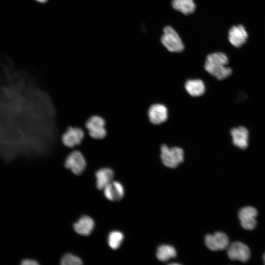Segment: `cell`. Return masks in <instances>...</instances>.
Masks as SVG:
<instances>
[{"label": "cell", "mask_w": 265, "mask_h": 265, "mask_svg": "<svg viewBox=\"0 0 265 265\" xmlns=\"http://www.w3.org/2000/svg\"><path fill=\"white\" fill-rule=\"evenodd\" d=\"M33 0L40 4H44L47 2L49 0Z\"/></svg>", "instance_id": "7402d4cb"}, {"label": "cell", "mask_w": 265, "mask_h": 265, "mask_svg": "<svg viewBox=\"0 0 265 265\" xmlns=\"http://www.w3.org/2000/svg\"><path fill=\"white\" fill-rule=\"evenodd\" d=\"M175 249L172 246L166 244L160 245L157 249L156 255L160 261H167L176 256Z\"/></svg>", "instance_id": "ac0fdd59"}, {"label": "cell", "mask_w": 265, "mask_h": 265, "mask_svg": "<svg viewBox=\"0 0 265 265\" xmlns=\"http://www.w3.org/2000/svg\"><path fill=\"white\" fill-rule=\"evenodd\" d=\"M96 186L99 189H103L112 181L114 176L113 170L108 167L99 169L95 174Z\"/></svg>", "instance_id": "2e32d148"}, {"label": "cell", "mask_w": 265, "mask_h": 265, "mask_svg": "<svg viewBox=\"0 0 265 265\" xmlns=\"http://www.w3.org/2000/svg\"><path fill=\"white\" fill-rule=\"evenodd\" d=\"M185 88L190 96L194 97L203 95L206 90L205 83L199 79L187 80L185 82Z\"/></svg>", "instance_id": "9a60e30c"}, {"label": "cell", "mask_w": 265, "mask_h": 265, "mask_svg": "<svg viewBox=\"0 0 265 265\" xmlns=\"http://www.w3.org/2000/svg\"><path fill=\"white\" fill-rule=\"evenodd\" d=\"M233 144L241 149H245L248 146L249 132L243 126L232 129L230 131Z\"/></svg>", "instance_id": "4fadbf2b"}, {"label": "cell", "mask_w": 265, "mask_h": 265, "mask_svg": "<svg viewBox=\"0 0 265 265\" xmlns=\"http://www.w3.org/2000/svg\"><path fill=\"white\" fill-rule=\"evenodd\" d=\"M257 215V210L251 206L242 208L238 212L241 226L248 230H253L256 227L257 222L256 218Z\"/></svg>", "instance_id": "9c48e42d"}, {"label": "cell", "mask_w": 265, "mask_h": 265, "mask_svg": "<svg viewBox=\"0 0 265 265\" xmlns=\"http://www.w3.org/2000/svg\"><path fill=\"white\" fill-rule=\"evenodd\" d=\"M263 262L264 264H265V253L263 255Z\"/></svg>", "instance_id": "603a6c76"}, {"label": "cell", "mask_w": 265, "mask_h": 265, "mask_svg": "<svg viewBox=\"0 0 265 265\" xmlns=\"http://www.w3.org/2000/svg\"><path fill=\"white\" fill-rule=\"evenodd\" d=\"M205 242L207 247L212 251L227 249L230 242L228 236L224 233L217 232L212 235L205 236Z\"/></svg>", "instance_id": "30bf717a"}, {"label": "cell", "mask_w": 265, "mask_h": 265, "mask_svg": "<svg viewBox=\"0 0 265 265\" xmlns=\"http://www.w3.org/2000/svg\"><path fill=\"white\" fill-rule=\"evenodd\" d=\"M229 59L224 53L216 52L208 54L204 63L205 71L218 80H223L230 77L232 69L227 66Z\"/></svg>", "instance_id": "6da1fadb"}, {"label": "cell", "mask_w": 265, "mask_h": 265, "mask_svg": "<svg viewBox=\"0 0 265 265\" xmlns=\"http://www.w3.org/2000/svg\"><path fill=\"white\" fill-rule=\"evenodd\" d=\"M124 239L123 234L118 231L110 233L108 236V243L113 249H117L121 245Z\"/></svg>", "instance_id": "d6986e66"}, {"label": "cell", "mask_w": 265, "mask_h": 265, "mask_svg": "<svg viewBox=\"0 0 265 265\" xmlns=\"http://www.w3.org/2000/svg\"><path fill=\"white\" fill-rule=\"evenodd\" d=\"M172 10L184 17L194 15L198 9L197 0H170Z\"/></svg>", "instance_id": "ba28073f"}, {"label": "cell", "mask_w": 265, "mask_h": 265, "mask_svg": "<svg viewBox=\"0 0 265 265\" xmlns=\"http://www.w3.org/2000/svg\"><path fill=\"white\" fill-rule=\"evenodd\" d=\"M248 34L242 25L232 26L229 30L228 39L230 43L236 47H239L244 44Z\"/></svg>", "instance_id": "7c38bea8"}, {"label": "cell", "mask_w": 265, "mask_h": 265, "mask_svg": "<svg viewBox=\"0 0 265 265\" xmlns=\"http://www.w3.org/2000/svg\"><path fill=\"white\" fill-rule=\"evenodd\" d=\"M103 190L105 197L112 201L120 200L124 195L123 186L119 182L116 181L110 182Z\"/></svg>", "instance_id": "5bb4252c"}, {"label": "cell", "mask_w": 265, "mask_h": 265, "mask_svg": "<svg viewBox=\"0 0 265 265\" xmlns=\"http://www.w3.org/2000/svg\"><path fill=\"white\" fill-rule=\"evenodd\" d=\"M82 263L79 257L71 254H65L61 259V264L62 265H80Z\"/></svg>", "instance_id": "ffe728a7"}, {"label": "cell", "mask_w": 265, "mask_h": 265, "mask_svg": "<svg viewBox=\"0 0 265 265\" xmlns=\"http://www.w3.org/2000/svg\"><path fill=\"white\" fill-rule=\"evenodd\" d=\"M227 255L231 260L246 262L250 257V251L245 244L240 241H234L227 247Z\"/></svg>", "instance_id": "52a82bcc"}, {"label": "cell", "mask_w": 265, "mask_h": 265, "mask_svg": "<svg viewBox=\"0 0 265 265\" xmlns=\"http://www.w3.org/2000/svg\"><path fill=\"white\" fill-rule=\"evenodd\" d=\"M85 130L91 138L96 140L103 139L107 135L106 121L103 117L99 115H93L86 121Z\"/></svg>", "instance_id": "3957f363"}, {"label": "cell", "mask_w": 265, "mask_h": 265, "mask_svg": "<svg viewBox=\"0 0 265 265\" xmlns=\"http://www.w3.org/2000/svg\"><path fill=\"white\" fill-rule=\"evenodd\" d=\"M160 159L162 163L166 167L175 168L184 159V152L179 147L169 148L163 144L160 147Z\"/></svg>", "instance_id": "277c9868"}, {"label": "cell", "mask_w": 265, "mask_h": 265, "mask_svg": "<svg viewBox=\"0 0 265 265\" xmlns=\"http://www.w3.org/2000/svg\"><path fill=\"white\" fill-rule=\"evenodd\" d=\"M22 265H37L38 263L35 260L31 259H25L23 260L21 263Z\"/></svg>", "instance_id": "44dd1931"}, {"label": "cell", "mask_w": 265, "mask_h": 265, "mask_svg": "<svg viewBox=\"0 0 265 265\" xmlns=\"http://www.w3.org/2000/svg\"><path fill=\"white\" fill-rule=\"evenodd\" d=\"M86 134V131L80 127L70 126L61 135L62 143L70 149L77 148L82 142Z\"/></svg>", "instance_id": "8992f818"}, {"label": "cell", "mask_w": 265, "mask_h": 265, "mask_svg": "<svg viewBox=\"0 0 265 265\" xmlns=\"http://www.w3.org/2000/svg\"><path fill=\"white\" fill-rule=\"evenodd\" d=\"M94 222L93 220L88 216L81 217L74 225L75 231L83 236H88L93 230Z\"/></svg>", "instance_id": "e0dca14e"}, {"label": "cell", "mask_w": 265, "mask_h": 265, "mask_svg": "<svg viewBox=\"0 0 265 265\" xmlns=\"http://www.w3.org/2000/svg\"><path fill=\"white\" fill-rule=\"evenodd\" d=\"M159 40L163 48L171 53H181L186 49V44L182 35L175 26L170 24L162 27Z\"/></svg>", "instance_id": "7a4b0ae2"}, {"label": "cell", "mask_w": 265, "mask_h": 265, "mask_svg": "<svg viewBox=\"0 0 265 265\" xmlns=\"http://www.w3.org/2000/svg\"><path fill=\"white\" fill-rule=\"evenodd\" d=\"M149 121L154 125L165 122L168 118V110L165 106L161 104L151 105L148 110Z\"/></svg>", "instance_id": "8fae6325"}, {"label": "cell", "mask_w": 265, "mask_h": 265, "mask_svg": "<svg viewBox=\"0 0 265 265\" xmlns=\"http://www.w3.org/2000/svg\"><path fill=\"white\" fill-rule=\"evenodd\" d=\"M87 165L86 158L79 149H72L64 159V166L75 175L81 174Z\"/></svg>", "instance_id": "5b68a950"}]
</instances>
